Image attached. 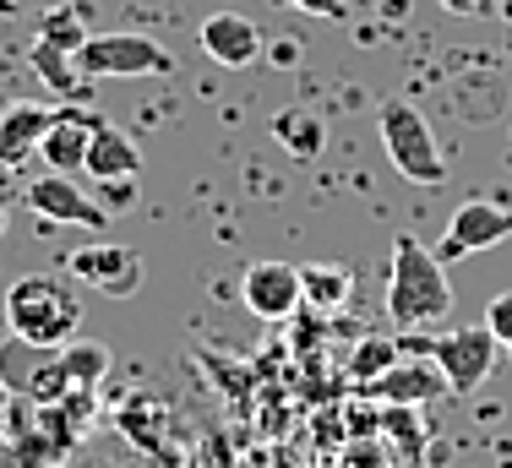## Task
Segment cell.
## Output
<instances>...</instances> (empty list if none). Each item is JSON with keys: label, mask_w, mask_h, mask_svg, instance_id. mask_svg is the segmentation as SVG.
I'll return each instance as SVG.
<instances>
[{"label": "cell", "mask_w": 512, "mask_h": 468, "mask_svg": "<svg viewBox=\"0 0 512 468\" xmlns=\"http://www.w3.org/2000/svg\"><path fill=\"white\" fill-rule=\"evenodd\" d=\"M284 6H300V11H311V17H327V22H338L344 17V0H284Z\"/></svg>", "instance_id": "cell-23"}, {"label": "cell", "mask_w": 512, "mask_h": 468, "mask_svg": "<svg viewBox=\"0 0 512 468\" xmlns=\"http://www.w3.org/2000/svg\"><path fill=\"white\" fill-rule=\"evenodd\" d=\"M82 77H169L175 55H169L148 33H88V44L77 49Z\"/></svg>", "instance_id": "cell-5"}, {"label": "cell", "mask_w": 512, "mask_h": 468, "mask_svg": "<svg viewBox=\"0 0 512 468\" xmlns=\"http://www.w3.org/2000/svg\"><path fill=\"white\" fill-rule=\"evenodd\" d=\"M404 360V349H398V338H365L355 354H349V376L360 381V387H371L382 371H393V365Z\"/></svg>", "instance_id": "cell-19"}, {"label": "cell", "mask_w": 512, "mask_h": 468, "mask_svg": "<svg viewBox=\"0 0 512 468\" xmlns=\"http://www.w3.org/2000/svg\"><path fill=\"white\" fill-rule=\"evenodd\" d=\"M453 311V283H447V262L425 251L414 234L393 240V267H387V316L404 332L436 327Z\"/></svg>", "instance_id": "cell-1"}, {"label": "cell", "mask_w": 512, "mask_h": 468, "mask_svg": "<svg viewBox=\"0 0 512 468\" xmlns=\"http://www.w3.org/2000/svg\"><path fill=\"white\" fill-rule=\"evenodd\" d=\"M11 11H17V0H0V17H11Z\"/></svg>", "instance_id": "cell-26"}, {"label": "cell", "mask_w": 512, "mask_h": 468, "mask_svg": "<svg viewBox=\"0 0 512 468\" xmlns=\"http://www.w3.org/2000/svg\"><path fill=\"white\" fill-rule=\"evenodd\" d=\"M22 202H28L39 218H50V224H71V229H104L109 224V207L93 202V196L82 191L77 175H39V180H28Z\"/></svg>", "instance_id": "cell-8"}, {"label": "cell", "mask_w": 512, "mask_h": 468, "mask_svg": "<svg viewBox=\"0 0 512 468\" xmlns=\"http://www.w3.org/2000/svg\"><path fill=\"white\" fill-rule=\"evenodd\" d=\"M197 39L207 49V60H218V66H229V71H240V66H251V60L267 55L262 28H256L251 17H240V11H218V17H207Z\"/></svg>", "instance_id": "cell-11"}, {"label": "cell", "mask_w": 512, "mask_h": 468, "mask_svg": "<svg viewBox=\"0 0 512 468\" xmlns=\"http://www.w3.org/2000/svg\"><path fill=\"white\" fill-rule=\"evenodd\" d=\"M240 300H246V311L256 316V322H284V316H295V305L306 300V289H300V267L251 262L246 278H240Z\"/></svg>", "instance_id": "cell-9"}, {"label": "cell", "mask_w": 512, "mask_h": 468, "mask_svg": "<svg viewBox=\"0 0 512 468\" xmlns=\"http://www.w3.org/2000/svg\"><path fill=\"white\" fill-rule=\"evenodd\" d=\"M398 349L404 354H425L436 371L447 376L453 398H469L491 381L496 360H502V343L491 338V327H453V332H398Z\"/></svg>", "instance_id": "cell-3"}, {"label": "cell", "mask_w": 512, "mask_h": 468, "mask_svg": "<svg viewBox=\"0 0 512 468\" xmlns=\"http://www.w3.org/2000/svg\"><path fill=\"white\" fill-rule=\"evenodd\" d=\"M300 39H278V44H267V60H273V66H300Z\"/></svg>", "instance_id": "cell-24"}, {"label": "cell", "mask_w": 512, "mask_h": 468, "mask_svg": "<svg viewBox=\"0 0 512 468\" xmlns=\"http://www.w3.org/2000/svg\"><path fill=\"white\" fill-rule=\"evenodd\" d=\"M88 180H137L142 175V147L126 137L120 126H109V120H99L93 126V147H88V169H82Z\"/></svg>", "instance_id": "cell-14"}, {"label": "cell", "mask_w": 512, "mask_h": 468, "mask_svg": "<svg viewBox=\"0 0 512 468\" xmlns=\"http://www.w3.org/2000/svg\"><path fill=\"white\" fill-rule=\"evenodd\" d=\"M442 11H453V17H485L491 0H442Z\"/></svg>", "instance_id": "cell-25"}, {"label": "cell", "mask_w": 512, "mask_h": 468, "mask_svg": "<svg viewBox=\"0 0 512 468\" xmlns=\"http://www.w3.org/2000/svg\"><path fill=\"white\" fill-rule=\"evenodd\" d=\"M0 234H6V207H0Z\"/></svg>", "instance_id": "cell-28"}, {"label": "cell", "mask_w": 512, "mask_h": 468, "mask_svg": "<svg viewBox=\"0 0 512 468\" xmlns=\"http://www.w3.org/2000/svg\"><path fill=\"white\" fill-rule=\"evenodd\" d=\"M60 120V109L50 104H6L0 109V164H22L28 153H39L44 131Z\"/></svg>", "instance_id": "cell-13"}, {"label": "cell", "mask_w": 512, "mask_h": 468, "mask_svg": "<svg viewBox=\"0 0 512 468\" xmlns=\"http://www.w3.org/2000/svg\"><path fill=\"white\" fill-rule=\"evenodd\" d=\"M502 240H512V207L469 196V202L447 218L442 240H436V256H442V262H463V256L491 251V245H502Z\"/></svg>", "instance_id": "cell-7"}, {"label": "cell", "mask_w": 512, "mask_h": 468, "mask_svg": "<svg viewBox=\"0 0 512 468\" xmlns=\"http://www.w3.org/2000/svg\"><path fill=\"white\" fill-rule=\"evenodd\" d=\"M273 142L284 147L289 158L311 164V158H322V147H327V126H322V115H311V109H278L273 115Z\"/></svg>", "instance_id": "cell-15"}, {"label": "cell", "mask_w": 512, "mask_h": 468, "mask_svg": "<svg viewBox=\"0 0 512 468\" xmlns=\"http://www.w3.org/2000/svg\"><path fill=\"white\" fill-rule=\"evenodd\" d=\"M365 398L376 403H398V409H425V403L436 398H453V387H447V376L436 371L425 354H409V360H398L393 371H382L365 387Z\"/></svg>", "instance_id": "cell-10"}, {"label": "cell", "mask_w": 512, "mask_h": 468, "mask_svg": "<svg viewBox=\"0 0 512 468\" xmlns=\"http://www.w3.org/2000/svg\"><path fill=\"white\" fill-rule=\"evenodd\" d=\"M382 420L376 430L387 436V447L398 452V468H420L425 458V425H420V409H398V403H376Z\"/></svg>", "instance_id": "cell-17"}, {"label": "cell", "mask_w": 512, "mask_h": 468, "mask_svg": "<svg viewBox=\"0 0 512 468\" xmlns=\"http://www.w3.org/2000/svg\"><path fill=\"white\" fill-rule=\"evenodd\" d=\"M485 327H491L496 343H502V354H512V289L485 305Z\"/></svg>", "instance_id": "cell-22"}, {"label": "cell", "mask_w": 512, "mask_h": 468, "mask_svg": "<svg viewBox=\"0 0 512 468\" xmlns=\"http://www.w3.org/2000/svg\"><path fill=\"white\" fill-rule=\"evenodd\" d=\"M376 131H382L387 158H393V169L409 186H442L447 180L442 147L431 137V120H425L409 98H387V104L376 109Z\"/></svg>", "instance_id": "cell-4"}, {"label": "cell", "mask_w": 512, "mask_h": 468, "mask_svg": "<svg viewBox=\"0 0 512 468\" xmlns=\"http://www.w3.org/2000/svg\"><path fill=\"white\" fill-rule=\"evenodd\" d=\"M66 278L88 283V289L109 294V300H126V294L142 289V256L131 251V245L93 240V245H77V251L66 256Z\"/></svg>", "instance_id": "cell-6"}, {"label": "cell", "mask_w": 512, "mask_h": 468, "mask_svg": "<svg viewBox=\"0 0 512 468\" xmlns=\"http://www.w3.org/2000/svg\"><path fill=\"white\" fill-rule=\"evenodd\" d=\"M6 327H11V338H22V343L66 349L82 327V300H77V289L55 273L17 278L6 289Z\"/></svg>", "instance_id": "cell-2"}, {"label": "cell", "mask_w": 512, "mask_h": 468, "mask_svg": "<svg viewBox=\"0 0 512 468\" xmlns=\"http://www.w3.org/2000/svg\"><path fill=\"white\" fill-rule=\"evenodd\" d=\"M39 39H55V44H66L71 55H77V49L88 44V33H82V11L71 6V11H55V17H44V22H39Z\"/></svg>", "instance_id": "cell-20"}, {"label": "cell", "mask_w": 512, "mask_h": 468, "mask_svg": "<svg viewBox=\"0 0 512 468\" xmlns=\"http://www.w3.org/2000/svg\"><path fill=\"white\" fill-rule=\"evenodd\" d=\"M11 398V387H6V376H0V403H6Z\"/></svg>", "instance_id": "cell-27"}, {"label": "cell", "mask_w": 512, "mask_h": 468, "mask_svg": "<svg viewBox=\"0 0 512 468\" xmlns=\"http://www.w3.org/2000/svg\"><path fill=\"white\" fill-rule=\"evenodd\" d=\"M93 126H99V115L60 109V120H55L50 131H44V142H39V158L50 164V175H82V169H88Z\"/></svg>", "instance_id": "cell-12"}, {"label": "cell", "mask_w": 512, "mask_h": 468, "mask_svg": "<svg viewBox=\"0 0 512 468\" xmlns=\"http://www.w3.org/2000/svg\"><path fill=\"white\" fill-rule=\"evenodd\" d=\"M338 468H393V458H387V441H371V436L349 441V452H344V463H338Z\"/></svg>", "instance_id": "cell-21"}, {"label": "cell", "mask_w": 512, "mask_h": 468, "mask_svg": "<svg viewBox=\"0 0 512 468\" xmlns=\"http://www.w3.org/2000/svg\"><path fill=\"white\" fill-rule=\"evenodd\" d=\"M300 289H306V300L316 311H338L355 294V273L344 262H306L300 267Z\"/></svg>", "instance_id": "cell-18"}, {"label": "cell", "mask_w": 512, "mask_h": 468, "mask_svg": "<svg viewBox=\"0 0 512 468\" xmlns=\"http://www.w3.org/2000/svg\"><path fill=\"white\" fill-rule=\"evenodd\" d=\"M28 66L39 71V82L50 88L55 98H82V71H77V55L55 39H33L28 49Z\"/></svg>", "instance_id": "cell-16"}]
</instances>
